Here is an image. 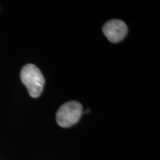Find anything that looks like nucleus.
<instances>
[{
  "label": "nucleus",
  "instance_id": "nucleus-1",
  "mask_svg": "<svg viewBox=\"0 0 160 160\" xmlns=\"http://www.w3.org/2000/svg\"><path fill=\"white\" fill-rule=\"evenodd\" d=\"M20 78L31 97L37 98L41 95L45 80L42 73L37 66L33 64L24 66L20 73Z\"/></svg>",
  "mask_w": 160,
  "mask_h": 160
},
{
  "label": "nucleus",
  "instance_id": "nucleus-2",
  "mask_svg": "<svg viewBox=\"0 0 160 160\" xmlns=\"http://www.w3.org/2000/svg\"><path fill=\"white\" fill-rule=\"evenodd\" d=\"M81 103L77 101L66 102L58 110L56 119L58 125L62 128H68L77 123L82 114Z\"/></svg>",
  "mask_w": 160,
  "mask_h": 160
},
{
  "label": "nucleus",
  "instance_id": "nucleus-3",
  "mask_svg": "<svg viewBox=\"0 0 160 160\" xmlns=\"http://www.w3.org/2000/svg\"><path fill=\"white\" fill-rule=\"evenodd\" d=\"M102 31L111 42L117 43L125 37L128 33V27L122 20L112 19L103 25Z\"/></svg>",
  "mask_w": 160,
  "mask_h": 160
}]
</instances>
